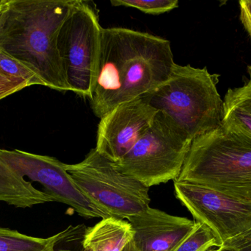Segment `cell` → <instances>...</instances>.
<instances>
[{"label":"cell","mask_w":251,"mask_h":251,"mask_svg":"<svg viewBox=\"0 0 251 251\" xmlns=\"http://www.w3.org/2000/svg\"><path fill=\"white\" fill-rule=\"evenodd\" d=\"M168 40L125 28H102L90 103L101 119L168 81L174 69Z\"/></svg>","instance_id":"6da1fadb"},{"label":"cell","mask_w":251,"mask_h":251,"mask_svg":"<svg viewBox=\"0 0 251 251\" xmlns=\"http://www.w3.org/2000/svg\"><path fill=\"white\" fill-rule=\"evenodd\" d=\"M76 0H8L0 48L26 65L45 86L71 91L57 47L59 31Z\"/></svg>","instance_id":"7a4b0ae2"},{"label":"cell","mask_w":251,"mask_h":251,"mask_svg":"<svg viewBox=\"0 0 251 251\" xmlns=\"http://www.w3.org/2000/svg\"><path fill=\"white\" fill-rule=\"evenodd\" d=\"M0 202L20 209L59 202L80 216L92 218L99 209L75 184L56 158L0 149Z\"/></svg>","instance_id":"3957f363"},{"label":"cell","mask_w":251,"mask_h":251,"mask_svg":"<svg viewBox=\"0 0 251 251\" xmlns=\"http://www.w3.org/2000/svg\"><path fill=\"white\" fill-rule=\"evenodd\" d=\"M176 180L251 200V136L221 124L195 139Z\"/></svg>","instance_id":"277c9868"},{"label":"cell","mask_w":251,"mask_h":251,"mask_svg":"<svg viewBox=\"0 0 251 251\" xmlns=\"http://www.w3.org/2000/svg\"><path fill=\"white\" fill-rule=\"evenodd\" d=\"M219 77L206 67L175 63L168 81L140 98L168 116L193 141L222 124Z\"/></svg>","instance_id":"5b68a950"},{"label":"cell","mask_w":251,"mask_h":251,"mask_svg":"<svg viewBox=\"0 0 251 251\" xmlns=\"http://www.w3.org/2000/svg\"><path fill=\"white\" fill-rule=\"evenodd\" d=\"M192 141L168 116L158 112L135 145L113 165L122 173L149 188L176 181L182 170Z\"/></svg>","instance_id":"8992f818"},{"label":"cell","mask_w":251,"mask_h":251,"mask_svg":"<svg viewBox=\"0 0 251 251\" xmlns=\"http://www.w3.org/2000/svg\"><path fill=\"white\" fill-rule=\"evenodd\" d=\"M65 167L81 191L109 217L125 220L150 207L149 187L122 173L96 148L79 163Z\"/></svg>","instance_id":"52a82bcc"},{"label":"cell","mask_w":251,"mask_h":251,"mask_svg":"<svg viewBox=\"0 0 251 251\" xmlns=\"http://www.w3.org/2000/svg\"><path fill=\"white\" fill-rule=\"evenodd\" d=\"M94 2L76 0L63 22L57 47L71 91L90 98L100 54L102 27Z\"/></svg>","instance_id":"ba28073f"},{"label":"cell","mask_w":251,"mask_h":251,"mask_svg":"<svg viewBox=\"0 0 251 251\" xmlns=\"http://www.w3.org/2000/svg\"><path fill=\"white\" fill-rule=\"evenodd\" d=\"M177 199L197 222L210 228L220 245L251 230V200L199 184L174 181Z\"/></svg>","instance_id":"9c48e42d"},{"label":"cell","mask_w":251,"mask_h":251,"mask_svg":"<svg viewBox=\"0 0 251 251\" xmlns=\"http://www.w3.org/2000/svg\"><path fill=\"white\" fill-rule=\"evenodd\" d=\"M158 112L142 98L119 105L100 119L96 150L116 163L132 149Z\"/></svg>","instance_id":"30bf717a"},{"label":"cell","mask_w":251,"mask_h":251,"mask_svg":"<svg viewBox=\"0 0 251 251\" xmlns=\"http://www.w3.org/2000/svg\"><path fill=\"white\" fill-rule=\"evenodd\" d=\"M136 251H174L194 229L196 222L149 207L127 218Z\"/></svg>","instance_id":"8fae6325"},{"label":"cell","mask_w":251,"mask_h":251,"mask_svg":"<svg viewBox=\"0 0 251 251\" xmlns=\"http://www.w3.org/2000/svg\"><path fill=\"white\" fill-rule=\"evenodd\" d=\"M133 235L128 221L109 217L88 228L82 244L92 251H123L132 241Z\"/></svg>","instance_id":"7c38bea8"},{"label":"cell","mask_w":251,"mask_h":251,"mask_svg":"<svg viewBox=\"0 0 251 251\" xmlns=\"http://www.w3.org/2000/svg\"><path fill=\"white\" fill-rule=\"evenodd\" d=\"M249 79L242 86L229 88L224 99L222 124L251 136V65Z\"/></svg>","instance_id":"4fadbf2b"},{"label":"cell","mask_w":251,"mask_h":251,"mask_svg":"<svg viewBox=\"0 0 251 251\" xmlns=\"http://www.w3.org/2000/svg\"><path fill=\"white\" fill-rule=\"evenodd\" d=\"M61 232L48 238H38L0 227V251H56Z\"/></svg>","instance_id":"5bb4252c"},{"label":"cell","mask_w":251,"mask_h":251,"mask_svg":"<svg viewBox=\"0 0 251 251\" xmlns=\"http://www.w3.org/2000/svg\"><path fill=\"white\" fill-rule=\"evenodd\" d=\"M0 71L13 81L25 83L28 86L44 85L42 80L26 65L0 48Z\"/></svg>","instance_id":"9a60e30c"},{"label":"cell","mask_w":251,"mask_h":251,"mask_svg":"<svg viewBox=\"0 0 251 251\" xmlns=\"http://www.w3.org/2000/svg\"><path fill=\"white\" fill-rule=\"evenodd\" d=\"M221 246L210 228L196 222L194 229L174 251H210Z\"/></svg>","instance_id":"2e32d148"},{"label":"cell","mask_w":251,"mask_h":251,"mask_svg":"<svg viewBox=\"0 0 251 251\" xmlns=\"http://www.w3.org/2000/svg\"><path fill=\"white\" fill-rule=\"evenodd\" d=\"M110 3L114 7H133L150 15L168 13L178 7V0H112Z\"/></svg>","instance_id":"e0dca14e"},{"label":"cell","mask_w":251,"mask_h":251,"mask_svg":"<svg viewBox=\"0 0 251 251\" xmlns=\"http://www.w3.org/2000/svg\"><path fill=\"white\" fill-rule=\"evenodd\" d=\"M88 228L85 225L68 227L62 231L60 240L56 244V251H82L83 239Z\"/></svg>","instance_id":"ac0fdd59"},{"label":"cell","mask_w":251,"mask_h":251,"mask_svg":"<svg viewBox=\"0 0 251 251\" xmlns=\"http://www.w3.org/2000/svg\"><path fill=\"white\" fill-rule=\"evenodd\" d=\"M218 251H251V230L223 243Z\"/></svg>","instance_id":"d6986e66"},{"label":"cell","mask_w":251,"mask_h":251,"mask_svg":"<svg viewBox=\"0 0 251 251\" xmlns=\"http://www.w3.org/2000/svg\"><path fill=\"white\" fill-rule=\"evenodd\" d=\"M28 87L25 83L13 81L0 71V100Z\"/></svg>","instance_id":"ffe728a7"},{"label":"cell","mask_w":251,"mask_h":251,"mask_svg":"<svg viewBox=\"0 0 251 251\" xmlns=\"http://www.w3.org/2000/svg\"><path fill=\"white\" fill-rule=\"evenodd\" d=\"M239 4L240 20L251 38V0H241Z\"/></svg>","instance_id":"44dd1931"},{"label":"cell","mask_w":251,"mask_h":251,"mask_svg":"<svg viewBox=\"0 0 251 251\" xmlns=\"http://www.w3.org/2000/svg\"><path fill=\"white\" fill-rule=\"evenodd\" d=\"M7 7H8V0H6L4 4L0 5V30H1V26H2L3 22H4Z\"/></svg>","instance_id":"7402d4cb"},{"label":"cell","mask_w":251,"mask_h":251,"mask_svg":"<svg viewBox=\"0 0 251 251\" xmlns=\"http://www.w3.org/2000/svg\"><path fill=\"white\" fill-rule=\"evenodd\" d=\"M123 251H136L135 249H134V246H133L132 243H130L124 249Z\"/></svg>","instance_id":"603a6c76"},{"label":"cell","mask_w":251,"mask_h":251,"mask_svg":"<svg viewBox=\"0 0 251 251\" xmlns=\"http://www.w3.org/2000/svg\"><path fill=\"white\" fill-rule=\"evenodd\" d=\"M6 0H0V5H1V4H4V2H5Z\"/></svg>","instance_id":"cb8c5ba5"},{"label":"cell","mask_w":251,"mask_h":251,"mask_svg":"<svg viewBox=\"0 0 251 251\" xmlns=\"http://www.w3.org/2000/svg\"><path fill=\"white\" fill-rule=\"evenodd\" d=\"M92 251L90 250V249H85V248H84L83 251Z\"/></svg>","instance_id":"d4e9b609"},{"label":"cell","mask_w":251,"mask_h":251,"mask_svg":"<svg viewBox=\"0 0 251 251\" xmlns=\"http://www.w3.org/2000/svg\"><path fill=\"white\" fill-rule=\"evenodd\" d=\"M210 251H218V249H215V250H213V249H212V250H211Z\"/></svg>","instance_id":"484cf974"}]
</instances>
